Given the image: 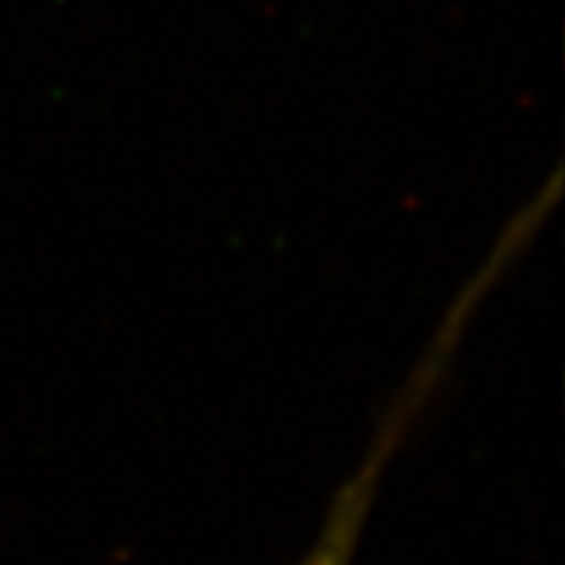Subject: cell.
Segmentation results:
<instances>
[{
	"mask_svg": "<svg viewBox=\"0 0 565 565\" xmlns=\"http://www.w3.org/2000/svg\"><path fill=\"white\" fill-rule=\"evenodd\" d=\"M393 440H396V430L381 437V444L371 449L367 462H362V468L337 490L333 503L323 512L315 541L308 544L305 556L296 565H355V553H359L364 525L377 500V487L390 462Z\"/></svg>",
	"mask_w": 565,
	"mask_h": 565,
	"instance_id": "cell-1",
	"label": "cell"
}]
</instances>
